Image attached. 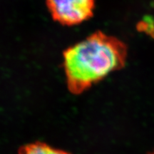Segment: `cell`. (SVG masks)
Wrapping results in <instances>:
<instances>
[{
	"mask_svg": "<svg viewBox=\"0 0 154 154\" xmlns=\"http://www.w3.org/2000/svg\"><path fill=\"white\" fill-rule=\"evenodd\" d=\"M150 154H154V150H153V151H152V152H151V153H150Z\"/></svg>",
	"mask_w": 154,
	"mask_h": 154,
	"instance_id": "4",
	"label": "cell"
},
{
	"mask_svg": "<svg viewBox=\"0 0 154 154\" xmlns=\"http://www.w3.org/2000/svg\"><path fill=\"white\" fill-rule=\"evenodd\" d=\"M52 19L63 26L80 24L94 16L95 0H46Z\"/></svg>",
	"mask_w": 154,
	"mask_h": 154,
	"instance_id": "2",
	"label": "cell"
},
{
	"mask_svg": "<svg viewBox=\"0 0 154 154\" xmlns=\"http://www.w3.org/2000/svg\"><path fill=\"white\" fill-rule=\"evenodd\" d=\"M128 48L116 36L101 31L63 52V67L69 91L79 95L125 66Z\"/></svg>",
	"mask_w": 154,
	"mask_h": 154,
	"instance_id": "1",
	"label": "cell"
},
{
	"mask_svg": "<svg viewBox=\"0 0 154 154\" xmlns=\"http://www.w3.org/2000/svg\"><path fill=\"white\" fill-rule=\"evenodd\" d=\"M18 154H71L42 142L28 143L19 149Z\"/></svg>",
	"mask_w": 154,
	"mask_h": 154,
	"instance_id": "3",
	"label": "cell"
}]
</instances>
